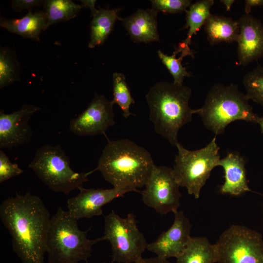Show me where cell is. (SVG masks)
I'll use <instances>...</instances> for the list:
<instances>
[{
    "mask_svg": "<svg viewBox=\"0 0 263 263\" xmlns=\"http://www.w3.org/2000/svg\"><path fill=\"white\" fill-rule=\"evenodd\" d=\"M77 221L61 207L51 217L46 244L48 263L87 262L93 246L103 241L102 237L88 239L91 227L81 230Z\"/></svg>",
    "mask_w": 263,
    "mask_h": 263,
    "instance_id": "obj_5",
    "label": "cell"
},
{
    "mask_svg": "<svg viewBox=\"0 0 263 263\" xmlns=\"http://www.w3.org/2000/svg\"><path fill=\"white\" fill-rule=\"evenodd\" d=\"M217 254L214 244L205 237L190 238L186 247L176 258V263H215Z\"/></svg>",
    "mask_w": 263,
    "mask_h": 263,
    "instance_id": "obj_21",
    "label": "cell"
},
{
    "mask_svg": "<svg viewBox=\"0 0 263 263\" xmlns=\"http://www.w3.org/2000/svg\"><path fill=\"white\" fill-rule=\"evenodd\" d=\"M47 19L44 12H32L29 10L27 14L20 19H7L0 18V25L9 32L36 41H39L41 31L47 29Z\"/></svg>",
    "mask_w": 263,
    "mask_h": 263,
    "instance_id": "obj_18",
    "label": "cell"
},
{
    "mask_svg": "<svg viewBox=\"0 0 263 263\" xmlns=\"http://www.w3.org/2000/svg\"><path fill=\"white\" fill-rule=\"evenodd\" d=\"M245 163L244 158L233 152L219 160L217 166L222 167L224 171L225 181L220 189L222 193L238 196L251 190L247 180Z\"/></svg>",
    "mask_w": 263,
    "mask_h": 263,
    "instance_id": "obj_16",
    "label": "cell"
},
{
    "mask_svg": "<svg viewBox=\"0 0 263 263\" xmlns=\"http://www.w3.org/2000/svg\"><path fill=\"white\" fill-rule=\"evenodd\" d=\"M237 21L240 29L238 63L245 66L263 56V24L249 14H245Z\"/></svg>",
    "mask_w": 263,
    "mask_h": 263,
    "instance_id": "obj_15",
    "label": "cell"
},
{
    "mask_svg": "<svg viewBox=\"0 0 263 263\" xmlns=\"http://www.w3.org/2000/svg\"><path fill=\"white\" fill-rule=\"evenodd\" d=\"M105 263V262H103V263Z\"/></svg>",
    "mask_w": 263,
    "mask_h": 263,
    "instance_id": "obj_36",
    "label": "cell"
},
{
    "mask_svg": "<svg viewBox=\"0 0 263 263\" xmlns=\"http://www.w3.org/2000/svg\"><path fill=\"white\" fill-rule=\"evenodd\" d=\"M47 19V28L50 25L75 18L82 7L70 0H47L43 5Z\"/></svg>",
    "mask_w": 263,
    "mask_h": 263,
    "instance_id": "obj_24",
    "label": "cell"
},
{
    "mask_svg": "<svg viewBox=\"0 0 263 263\" xmlns=\"http://www.w3.org/2000/svg\"><path fill=\"white\" fill-rule=\"evenodd\" d=\"M24 170L17 164L12 163L8 156L0 150V183L21 174Z\"/></svg>",
    "mask_w": 263,
    "mask_h": 263,
    "instance_id": "obj_29",
    "label": "cell"
},
{
    "mask_svg": "<svg viewBox=\"0 0 263 263\" xmlns=\"http://www.w3.org/2000/svg\"><path fill=\"white\" fill-rule=\"evenodd\" d=\"M113 99L112 103L117 104L122 111L125 118L130 115H135L130 111V108L135 103L124 74L115 72L113 75Z\"/></svg>",
    "mask_w": 263,
    "mask_h": 263,
    "instance_id": "obj_25",
    "label": "cell"
},
{
    "mask_svg": "<svg viewBox=\"0 0 263 263\" xmlns=\"http://www.w3.org/2000/svg\"><path fill=\"white\" fill-rule=\"evenodd\" d=\"M258 124L260 125L261 132L263 133V115L260 117Z\"/></svg>",
    "mask_w": 263,
    "mask_h": 263,
    "instance_id": "obj_35",
    "label": "cell"
},
{
    "mask_svg": "<svg viewBox=\"0 0 263 263\" xmlns=\"http://www.w3.org/2000/svg\"><path fill=\"white\" fill-rule=\"evenodd\" d=\"M191 89L183 84L162 81L151 87L146 95L149 118L155 132L172 145L178 142L181 128L192 120L195 109L189 106Z\"/></svg>",
    "mask_w": 263,
    "mask_h": 263,
    "instance_id": "obj_3",
    "label": "cell"
},
{
    "mask_svg": "<svg viewBox=\"0 0 263 263\" xmlns=\"http://www.w3.org/2000/svg\"><path fill=\"white\" fill-rule=\"evenodd\" d=\"M191 225L183 211L174 213L170 227L163 231L153 242L149 244L147 250L165 259L177 258L183 251L190 236Z\"/></svg>",
    "mask_w": 263,
    "mask_h": 263,
    "instance_id": "obj_14",
    "label": "cell"
},
{
    "mask_svg": "<svg viewBox=\"0 0 263 263\" xmlns=\"http://www.w3.org/2000/svg\"><path fill=\"white\" fill-rule=\"evenodd\" d=\"M119 8L98 9L93 17L90 25V40L88 43L90 48L103 45L112 33L117 20H122L118 13Z\"/></svg>",
    "mask_w": 263,
    "mask_h": 263,
    "instance_id": "obj_20",
    "label": "cell"
},
{
    "mask_svg": "<svg viewBox=\"0 0 263 263\" xmlns=\"http://www.w3.org/2000/svg\"><path fill=\"white\" fill-rule=\"evenodd\" d=\"M145 187L140 193L146 205L161 215L178 211L181 193L172 168L154 165Z\"/></svg>",
    "mask_w": 263,
    "mask_h": 263,
    "instance_id": "obj_10",
    "label": "cell"
},
{
    "mask_svg": "<svg viewBox=\"0 0 263 263\" xmlns=\"http://www.w3.org/2000/svg\"><path fill=\"white\" fill-rule=\"evenodd\" d=\"M243 83L249 99L263 107V67L258 65L244 76Z\"/></svg>",
    "mask_w": 263,
    "mask_h": 263,
    "instance_id": "obj_27",
    "label": "cell"
},
{
    "mask_svg": "<svg viewBox=\"0 0 263 263\" xmlns=\"http://www.w3.org/2000/svg\"><path fill=\"white\" fill-rule=\"evenodd\" d=\"M204 26L211 45L237 42L238 40L240 33L238 22L231 18L211 14Z\"/></svg>",
    "mask_w": 263,
    "mask_h": 263,
    "instance_id": "obj_19",
    "label": "cell"
},
{
    "mask_svg": "<svg viewBox=\"0 0 263 263\" xmlns=\"http://www.w3.org/2000/svg\"><path fill=\"white\" fill-rule=\"evenodd\" d=\"M131 191L132 190L130 189L114 187L111 189L83 187L76 196L67 200V211L76 220L102 215L104 205Z\"/></svg>",
    "mask_w": 263,
    "mask_h": 263,
    "instance_id": "obj_12",
    "label": "cell"
},
{
    "mask_svg": "<svg viewBox=\"0 0 263 263\" xmlns=\"http://www.w3.org/2000/svg\"><path fill=\"white\" fill-rule=\"evenodd\" d=\"M29 167L51 190L65 194L83 188L90 174L89 171L79 173L73 170L69 158L59 145H45L38 149Z\"/></svg>",
    "mask_w": 263,
    "mask_h": 263,
    "instance_id": "obj_6",
    "label": "cell"
},
{
    "mask_svg": "<svg viewBox=\"0 0 263 263\" xmlns=\"http://www.w3.org/2000/svg\"><path fill=\"white\" fill-rule=\"evenodd\" d=\"M178 44L172 55L169 56L160 50L157 53L159 59L173 76V82L183 84L184 78L190 77L191 75L183 66L182 61L186 56H193V53L184 40Z\"/></svg>",
    "mask_w": 263,
    "mask_h": 263,
    "instance_id": "obj_22",
    "label": "cell"
},
{
    "mask_svg": "<svg viewBox=\"0 0 263 263\" xmlns=\"http://www.w3.org/2000/svg\"><path fill=\"white\" fill-rule=\"evenodd\" d=\"M217 263H263V240L257 231L232 225L214 244Z\"/></svg>",
    "mask_w": 263,
    "mask_h": 263,
    "instance_id": "obj_9",
    "label": "cell"
},
{
    "mask_svg": "<svg viewBox=\"0 0 263 263\" xmlns=\"http://www.w3.org/2000/svg\"><path fill=\"white\" fill-rule=\"evenodd\" d=\"M19 77L18 62L14 54L6 47L0 51V88L11 84Z\"/></svg>",
    "mask_w": 263,
    "mask_h": 263,
    "instance_id": "obj_26",
    "label": "cell"
},
{
    "mask_svg": "<svg viewBox=\"0 0 263 263\" xmlns=\"http://www.w3.org/2000/svg\"><path fill=\"white\" fill-rule=\"evenodd\" d=\"M44 1L42 0H14L12 1L11 7L16 11H21L24 9L29 11L35 7L43 5Z\"/></svg>",
    "mask_w": 263,
    "mask_h": 263,
    "instance_id": "obj_30",
    "label": "cell"
},
{
    "mask_svg": "<svg viewBox=\"0 0 263 263\" xmlns=\"http://www.w3.org/2000/svg\"><path fill=\"white\" fill-rule=\"evenodd\" d=\"M263 5V0H245V14H249L251 8L256 6H260Z\"/></svg>",
    "mask_w": 263,
    "mask_h": 263,
    "instance_id": "obj_31",
    "label": "cell"
},
{
    "mask_svg": "<svg viewBox=\"0 0 263 263\" xmlns=\"http://www.w3.org/2000/svg\"><path fill=\"white\" fill-rule=\"evenodd\" d=\"M225 6L226 11H229L230 10L232 4L234 3L235 0H221Z\"/></svg>",
    "mask_w": 263,
    "mask_h": 263,
    "instance_id": "obj_34",
    "label": "cell"
},
{
    "mask_svg": "<svg viewBox=\"0 0 263 263\" xmlns=\"http://www.w3.org/2000/svg\"><path fill=\"white\" fill-rule=\"evenodd\" d=\"M0 218L21 261L43 263L51 217L41 199L29 192L8 198L0 204Z\"/></svg>",
    "mask_w": 263,
    "mask_h": 263,
    "instance_id": "obj_1",
    "label": "cell"
},
{
    "mask_svg": "<svg viewBox=\"0 0 263 263\" xmlns=\"http://www.w3.org/2000/svg\"><path fill=\"white\" fill-rule=\"evenodd\" d=\"M136 263H172L168 260V259H163L158 256L149 258H142Z\"/></svg>",
    "mask_w": 263,
    "mask_h": 263,
    "instance_id": "obj_32",
    "label": "cell"
},
{
    "mask_svg": "<svg viewBox=\"0 0 263 263\" xmlns=\"http://www.w3.org/2000/svg\"><path fill=\"white\" fill-rule=\"evenodd\" d=\"M175 146L178 152L172 168L173 174L180 187L186 188L189 194L198 199L220 159L216 136L206 146L197 150H188L179 142Z\"/></svg>",
    "mask_w": 263,
    "mask_h": 263,
    "instance_id": "obj_7",
    "label": "cell"
},
{
    "mask_svg": "<svg viewBox=\"0 0 263 263\" xmlns=\"http://www.w3.org/2000/svg\"><path fill=\"white\" fill-rule=\"evenodd\" d=\"M80 1H81V6L82 8L88 7L90 8V10H91L93 16L94 15H95L98 11V10L96 9L95 7V3L96 2V0H80Z\"/></svg>",
    "mask_w": 263,
    "mask_h": 263,
    "instance_id": "obj_33",
    "label": "cell"
},
{
    "mask_svg": "<svg viewBox=\"0 0 263 263\" xmlns=\"http://www.w3.org/2000/svg\"><path fill=\"white\" fill-rule=\"evenodd\" d=\"M154 165L150 153L132 141L108 139L96 168L89 173L98 170L113 187L140 193L137 188L145 187Z\"/></svg>",
    "mask_w": 263,
    "mask_h": 263,
    "instance_id": "obj_2",
    "label": "cell"
},
{
    "mask_svg": "<svg viewBox=\"0 0 263 263\" xmlns=\"http://www.w3.org/2000/svg\"><path fill=\"white\" fill-rule=\"evenodd\" d=\"M151 8L164 13L176 14L185 11L191 4L189 0H151Z\"/></svg>",
    "mask_w": 263,
    "mask_h": 263,
    "instance_id": "obj_28",
    "label": "cell"
},
{
    "mask_svg": "<svg viewBox=\"0 0 263 263\" xmlns=\"http://www.w3.org/2000/svg\"><path fill=\"white\" fill-rule=\"evenodd\" d=\"M41 108L24 104L11 113L0 112V148L11 149L28 143L33 131L28 124L31 117Z\"/></svg>",
    "mask_w": 263,
    "mask_h": 263,
    "instance_id": "obj_13",
    "label": "cell"
},
{
    "mask_svg": "<svg viewBox=\"0 0 263 263\" xmlns=\"http://www.w3.org/2000/svg\"><path fill=\"white\" fill-rule=\"evenodd\" d=\"M113 105L104 95L95 93L86 109L71 120V132L79 136L105 135L115 124Z\"/></svg>",
    "mask_w": 263,
    "mask_h": 263,
    "instance_id": "obj_11",
    "label": "cell"
},
{
    "mask_svg": "<svg viewBox=\"0 0 263 263\" xmlns=\"http://www.w3.org/2000/svg\"><path fill=\"white\" fill-rule=\"evenodd\" d=\"M249 100L237 85L215 83L207 93L203 106L195 109V114L199 115L206 128L216 136L235 121L258 123L260 116L254 112Z\"/></svg>",
    "mask_w": 263,
    "mask_h": 263,
    "instance_id": "obj_4",
    "label": "cell"
},
{
    "mask_svg": "<svg viewBox=\"0 0 263 263\" xmlns=\"http://www.w3.org/2000/svg\"><path fill=\"white\" fill-rule=\"evenodd\" d=\"M154 9H138L134 14L122 18L123 26L135 42L148 43L159 40Z\"/></svg>",
    "mask_w": 263,
    "mask_h": 263,
    "instance_id": "obj_17",
    "label": "cell"
},
{
    "mask_svg": "<svg viewBox=\"0 0 263 263\" xmlns=\"http://www.w3.org/2000/svg\"><path fill=\"white\" fill-rule=\"evenodd\" d=\"M213 0H200L191 4L186 13V23L184 28L188 29L187 38L184 41L189 45L191 38L196 34L202 26L204 25L208 18L211 15L210 8L213 5Z\"/></svg>",
    "mask_w": 263,
    "mask_h": 263,
    "instance_id": "obj_23",
    "label": "cell"
},
{
    "mask_svg": "<svg viewBox=\"0 0 263 263\" xmlns=\"http://www.w3.org/2000/svg\"><path fill=\"white\" fill-rule=\"evenodd\" d=\"M103 241L111 246L112 262L136 263L143 257L148 244L140 231L132 213L121 217L113 210L104 216Z\"/></svg>",
    "mask_w": 263,
    "mask_h": 263,
    "instance_id": "obj_8",
    "label": "cell"
}]
</instances>
